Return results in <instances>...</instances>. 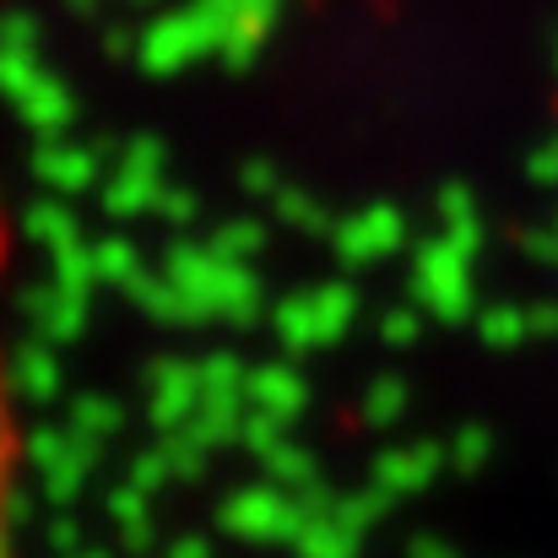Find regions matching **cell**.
<instances>
[{
    "instance_id": "1",
    "label": "cell",
    "mask_w": 558,
    "mask_h": 558,
    "mask_svg": "<svg viewBox=\"0 0 558 558\" xmlns=\"http://www.w3.org/2000/svg\"><path fill=\"white\" fill-rule=\"evenodd\" d=\"M271 320V337L288 359H304V353H326L348 337V326L359 320V288L348 282H320L310 293H288L266 310Z\"/></svg>"
},
{
    "instance_id": "2",
    "label": "cell",
    "mask_w": 558,
    "mask_h": 558,
    "mask_svg": "<svg viewBox=\"0 0 558 558\" xmlns=\"http://www.w3.org/2000/svg\"><path fill=\"white\" fill-rule=\"evenodd\" d=\"M407 293L412 304H423V315L445 320V326H461L472 320L483 304H477V266H472V250H461L456 239H439V244H423L407 266Z\"/></svg>"
},
{
    "instance_id": "3",
    "label": "cell",
    "mask_w": 558,
    "mask_h": 558,
    "mask_svg": "<svg viewBox=\"0 0 558 558\" xmlns=\"http://www.w3.org/2000/svg\"><path fill=\"white\" fill-rule=\"evenodd\" d=\"M217 526L233 543H293L299 526H304V505L266 477V483L233 488L222 499V510H217Z\"/></svg>"
},
{
    "instance_id": "4",
    "label": "cell",
    "mask_w": 558,
    "mask_h": 558,
    "mask_svg": "<svg viewBox=\"0 0 558 558\" xmlns=\"http://www.w3.org/2000/svg\"><path fill=\"white\" fill-rule=\"evenodd\" d=\"M142 396H147V423L158 428V434H169V428H180L195 417V407H201V396H206V385H201V364H190V359H158V364H147L142 374Z\"/></svg>"
},
{
    "instance_id": "5",
    "label": "cell",
    "mask_w": 558,
    "mask_h": 558,
    "mask_svg": "<svg viewBox=\"0 0 558 558\" xmlns=\"http://www.w3.org/2000/svg\"><path fill=\"white\" fill-rule=\"evenodd\" d=\"M445 466H450V456H445L439 439H401V445H385V450L374 456L369 483H379V488L401 505V499L434 488V477H439Z\"/></svg>"
},
{
    "instance_id": "6",
    "label": "cell",
    "mask_w": 558,
    "mask_h": 558,
    "mask_svg": "<svg viewBox=\"0 0 558 558\" xmlns=\"http://www.w3.org/2000/svg\"><path fill=\"white\" fill-rule=\"evenodd\" d=\"M22 310H27L33 337H44V342H54V348L82 342V337H87V320H93L87 293H82V288H65V282H54V277H49L44 288H27V293H22Z\"/></svg>"
},
{
    "instance_id": "7",
    "label": "cell",
    "mask_w": 558,
    "mask_h": 558,
    "mask_svg": "<svg viewBox=\"0 0 558 558\" xmlns=\"http://www.w3.org/2000/svg\"><path fill=\"white\" fill-rule=\"evenodd\" d=\"M65 428H71V423H65ZM98 456H104V445L71 428L65 450H60L49 466H38V494H44L54 510H71V505L87 494V477L98 472Z\"/></svg>"
},
{
    "instance_id": "8",
    "label": "cell",
    "mask_w": 558,
    "mask_h": 558,
    "mask_svg": "<svg viewBox=\"0 0 558 558\" xmlns=\"http://www.w3.org/2000/svg\"><path fill=\"white\" fill-rule=\"evenodd\" d=\"M244 396L255 412H271L282 423L304 417L310 412V379L293 369V359H271V364H255L250 379H244Z\"/></svg>"
},
{
    "instance_id": "9",
    "label": "cell",
    "mask_w": 558,
    "mask_h": 558,
    "mask_svg": "<svg viewBox=\"0 0 558 558\" xmlns=\"http://www.w3.org/2000/svg\"><path fill=\"white\" fill-rule=\"evenodd\" d=\"M60 390H65L60 348L44 342V337H27L11 353V396L27 401V407H49V401H60Z\"/></svg>"
},
{
    "instance_id": "10",
    "label": "cell",
    "mask_w": 558,
    "mask_h": 558,
    "mask_svg": "<svg viewBox=\"0 0 558 558\" xmlns=\"http://www.w3.org/2000/svg\"><path fill=\"white\" fill-rule=\"evenodd\" d=\"M125 299H131L153 326H206V320H211L163 266H158V271H142V277L125 288Z\"/></svg>"
},
{
    "instance_id": "11",
    "label": "cell",
    "mask_w": 558,
    "mask_h": 558,
    "mask_svg": "<svg viewBox=\"0 0 558 558\" xmlns=\"http://www.w3.org/2000/svg\"><path fill=\"white\" fill-rule=\"evenodd\" d=\"M396 244H401V217H396V211H364L359 222H348V228L337 233V255H342L353 271L385 260Z\"/></svg>"
},
{
    "instance_id": "12",
    "label": "cell",
    "mask_w": 558,
    "mask_h": 558,
    "mask_svg": "<svg viewBox=\"0 0 558 558\" xmlns=\"http://www.w3.org/2000/svg\"><path fill=\"white\" fill-rule=\"evenodd\" d=\"M104 510H109V526H114V537H120L125 554H147L153 548V494L147 488H136L125 477L120 488H109Z\"/></svg>"
},
{
    "instance_id": "13",
    "label": "cell",
    "mask_w": 558,
    "mask_h": 558,
    "mask_svg": "<svg viewBox=\"0 0 558 558\" xmlns=\"http://www.w3.org/2000/svg\"><path fill=\"white\" fill-rule=\"evenodd\" d=\"M293 554L299 558H359L364 554V537L353 526H342L331 510H315V515H304V526L293 537Z\"/></svg>"
},
{
    "instance_id": "14",
    "label": "cell",
    "mask_w": 558,
    "mask_h": 558,
    "mask_svg": "<svg viewBox=\"0 0 558 558\" xmlns=\"http://www.w3.org/2000/svg\"><path fill=\"white\" fill-rule=\"evenodd\" d=\"M472 326H477V342L488 353H515L521 342H532V315L521 304H483L472 315Z\"/></svg>"
},
{
    "instance_id": "15",
    "label": "cell",
    "mask_w": 558,
    "mask_h": 558,
    "mask_svg": "<svg viewBox=\"0 0 558 558\" xmlns=\"http://www.w3.org/2000/svg\"><path fill=\"white\" fill-rule=\"evenodd\" d=\"M125 401L120 396H104V390H87V396H76L71 401V428L76 434H87V439H98V445H109V439H120V428H125Z\"/></svg>"
},
{
    "instance_id": "16",
    "label": "cell",
    "mask_w": 558,
    "mask_h": 558,
    "mask_svg": "<svg viewBox=\"0 0 558 558\" xmlns=\"http://www.w3.org/2000/svg\"><path fill=\"white\" fill-rule=\"evenodd\" d=\"M390 510H396V499H390L379 483H364V488H353V494H337V505H331V515H337L342 526H353L359 537H369L374 526H385Z\"/></svg>"
},
{
    "instance_id": "17",
    "label": "cell",
    "mask_w": 558,
    "mask_h": 558,
    "mask_svg": "<svg viewBox=\"0 0 558 558\" xmlns=\"http://www.w3.org/2000/svg\"><path fill=\"white\" fill-rule=\"evenodd\" d=\"M401 412H407V379L401 374H379L369 385V396H364V407H359L364 428L390 434V423H401Z\"/></svg>"
},
{
    "instance_id": "18",
    "label": "cell",
    "mask_w": 558,
    "mask_h": 558,
    "mask_svg": "<svg viewBox=\"0 0 558 558\" xmlns=\"http://www.w3.org/2000/svg\"><path fill=\"white\" fill-rule=\"evenodd\" d=\"M445 456H450V472L456 477H477L494 461V434L483 423H466L456 439H445Z\"/></svg>"
},
{
    "instance_id": "19",
    "label": "cell",
    "mask_w": 558,
    "mask_h": 558,
    "mask_svg": "<svg viewBox=\"0 0 558 558\" xmlns=\"http://www.w3.org/2000/svg\"><path fill=\"white\" fill-rule=\"evenodd\" d=\"M93 266H98V282L104 288H131L147 266H142V255L131 250V244H120V239H104V244H93Z\"/></svg>"
},
{
    "instance_id": "20",
    "label": "cell",
    "mask_w": 558,
    "mask_h": 558,
    "mask_svg": "<svg viewBox=\"0 0 558 558\" xmlns=\"http://www.w3.org/2000/svg\"><path fill=\"white\" fill-rule=\"evenodd\" d=\"M27 233H33L49 255H60V250H76V244H82V239H76L71 211H60V206H33V211H27Z\"/></svg>"
},
{
    "instance_id": "21",
    "label": "cell",
    "mask_w": 558,
    "mask_h": 558,
    "mask_svg": "<svg viewBox=\"0 0 558 558\" xmlns=\"http://www.w3.org/2000/svg\"><path fill=\"white\" fill-rule=\"evenodd\" d=\"M244 379H250V369H244L233 353L201 359V385H206V396H244Z\"/></svg>"
},
{
    "instance_id": "22",
    "label": "cell",
    "mask_w": 558,
    "mask_h": 558,
    "mask_svg": "<svg viewBox=\"0 0 558 558\" xmlns=\"http://www.w3.org/2000/svg\"><path fill=\"white\" fill-rule=\"evenodd\" d=\"M417 337H423V304H396V310L379 315V342H385V348L401 353V348H412Z\"/></svg>"
},
{
    "instance_id": "23",
    "label": "cell",
    "mask_w": 558,
    "mask_h": 558,
    "mask_svg": "<svg viewBox=\"0 0 558 558\" xmlns=\"http://www.w3.org/2000/svg\"><path fill=\"white\" fill-rule=\"evenodd\" d=\"M282 439H288V423H282V417H271V412H255V407H250V417H244V439H239V445H244L250 456H260V461H266Z\"/></svg>"
},
{
    "instance_id": "24",
    "label": "cell",
    "mask_w": 558,
    "mask_h": 558,
    "mask_svg": "<svg viewBox=\"0 0 558 558\" xmlns=\"http://www.w3.org/2000/svg\"><path fill=\"white\" fill-rule=\"evenodd\" d=\"M131 483H136V488H147V494H158V488L180 483V477H174V461H169V450H163V445H153V450L131 456Z\"/></svg>"
},
{
    "instance_id": "25",
    "label": "cell",
    "mask_w": 558,
    "mask_h": 558,
    "mask_svg": "<svg viewBox=\"0 0 558 558\" xmlns=\"http://www.w3.org/2000/svg\"><path fill=\"white\" fill-rule=\"evenodd\" d=\"M260 244H266V233H260V228H228V233H217V239H211V250H217V255H228V260H250Z\"/></svg>"
},
{
    "instance_id": "26",
    "label": "cell",
    "mask_w": 558,
    "mask_h": 558,
    "mask_svg": "<svg viewBox=\"0 0 558 558\" xmlns=\"http://www.w3.org/2000/svg\"><path fill=\"white\" fill-rule=\"evenodd\" d=\"M44 543H49L54 554H76V548H82V521H76L71 510H60V515L44 526Z\"/></svg>"
},
{
    "instance_id": "27",
    "label": "cell",
    "mask_w": 558,
    "mask_h": 558,
    "mask_svg": "<svg viewBox=\"0 0 558 558\" xmlns=\"http://www.w3.org/2000/svg\"><path fill=\"white\" fill-rule=\"evenodd\" d=\"M407 558H461V548L450 537H439V532H417L407 543Z\"/></svg>"
},
{
    "instance_id": "28",
    "label": "cell",
    "mask_w": 558,
    "mask_h": 558,
    "mask_svg": "<svg viewBox=\"0 0 558 558\" xmlns=\"http://www.w3.org/2000/svg\"><path fill=\"white\" fill-rule=\"evenodd\" d=\"M526 315H532V337H543V342H558V299L526 304Z\"/></svg>"
},
{
    "instance_id": "29",
    "label": "cell",
    "mask_w": 558,
    "mask_h": 558,
    "mask_svg": "<svg viewBox=\"0 0 558 558\" xmlns=\"http://www.w3.org/2000/svg\"><path fill=\"white\" fill-rule=\"evenodd\" d=\"M526 255L543 260L548 271H558V217H554V233H526Z\"/></svg>"
},
{
    "instance_id": "30",
    "label": "cell",
    "mask_w": 558,
    "mask_h": 558,
    "mask_svg": "<svg viewBox=\"0 0 558 558\" xmlns=\"http://www.w3.org/2000/svg\"><path fill=\"white\" fill-rule=\"evenodd\" d=\"M163 558H211V537H201V532H185V537H174Z\"/></svg>"
},
{
    "instance_id": "31",
    "label": "cell",
    "mask_w": 558,
    "mask_h": 558,
    "mask_svg": "<svg viewBox=\"0 0 558 558\" xmlns=\"http://www.w3.org/2000/svg\"><path fill=\"white\" fill-rule=\"evenodd\" d=\"M288 217H293V228H320V222H310V217H315L310 201H288Z\"/></svg>"
},
{
    "instance_id": "32",
    "label": "cell",
    "mask_w": 558,
    "mask_h": 558,
    "mask_svg": "<svg viewBox=\"0 0 558 558\" xmlns=\"http://www.w3.org/2000/svg\"><path fill=\"white\" fill-rule=\"evenodd\" d=\"M60 558H109V554H98V548H76V554H60Z\"/></svg>"
}]
</instances>
